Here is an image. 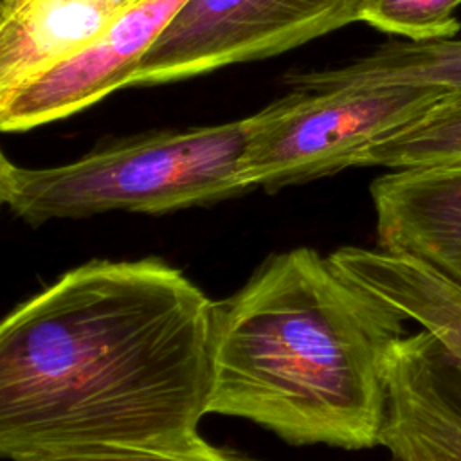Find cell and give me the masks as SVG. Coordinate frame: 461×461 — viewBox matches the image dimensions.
<instances>
[{"instance_id": "1", "label": "cell", "mask_w": 461, "mask_h": 461, "mask_svg": "<svg viewBox=\"0 0 461 461\" xmlns=\"http://www.w3.org/2000/svg\"><path fill=\"white\" fill-rule=\"evenodd\" d=\"M212 306L160 258L92 259L0 324V456L196 439Z\"/></svg>"}, {"instance_id": "2", "label": "cell", "mask_w": 461, "mask_h": 461, "mask_svg": "<svg viewBox=\"0 0 461 461\" xmlns=\"http://www.w3.org/2000/svg\"><path fill=\"white\" fill-rule=\"evenodd\" d=\"M405 321L330 256L272 254L214 301L207 414L249 420L290 445L371 448Z\"/></svg>"}, {"instance_id": "3", "label": "cell", "mask_w": 461, "mask_h": 461, "mask_svg": "<svg viewBox=\"0 0 461 461\" xmlns=\"http://www.w3.org/2000/svg\"><path fill=\"white\" fill-rule=\"evenodd\" d=\"M247 117L184 130H153L101 142L47 167L0 155V202L27 225L112 211L166 214L250 193L240 175Z\"/></svg>"}, {"instance_id": "4", "label": "cell", "mask_w": 461, "mask_h": 461, "mask_svg": "<svg viewBox=\"0 0 461 461\" xmlns=\"http://www.w3.org/2000/svg\"><path fill=\"white\" fill-rule=\"evenodd\" d=\"M331 263L421 326L391 348L378 445L394 461H461V288L382 249L342 247Z\"/></svg>"}, {"instance_id": "5", "label": "cell", "mask_w": 461, "mask_h": 461, "mask_svg": "<svg viewBox=\"0 0 461 461\" xmlns=\"http://www.w3.org/2000/svg\"><path fill=\"white\" fill-rule=\"evenodd\" d=\"M448 92L405 83L294 88L247 117L241 180L250 191L276 193L357 166L369 146Z\"/></svg>"}, {"instance_id": "6", "label": "cell", "mask_w": 461, "mask_h": 461, "mask_svg": "<svg viewBox=\"0 0 461 461\" xmlns=\"http://www.w3.org/2000/svg\"><path fill=\"white\" fill-rule=\"evenodd\" d=\"M366 0H185L130 86L178 81L277 56L362 20Z\"/></svg>"}, {"instance_id": "7", "label": "cell", "mask_w": 461, "mask_h": 461, "mask_svg": "<svg viewBox=\"0 0 461 461\" xmlns=\"http://www.w3.org/2000/svg\"><path fill=\"white\" fill-rule=\"evenodd\" d=\"M185 0H140L95 41L38 77L0 92V128L25 131L65 119L130 81Z\"/></svg>"}, {"instance_id": "8", "label": "cell", "mask_w": 461, "mask_h": 461, "mask_svg": "<svg viewBox=\"0 0 461 461\" xmlns=\"http://www.w3.org/2000/svg\"><path fill=\"white\" fill-rule=\"evenodd\" d=\"M378 249L412 258L461 288V162L373 180Z\"/></svg>"}, {"instance_id": "9", "label": "cell", "mask_w": 461, "mask_h": 461, "mask_svg": "<svg viewBox=\"0 0 461 461\" xmlns=\"http://www.w3.org/2000/svg\"><path fill=\"white\" fill-rule=\"evenodd\" d=\"M137 2L140 0H2L0 92L81 52Z\"/></svg>"}, {"instance_id": "10", "label": "cell", "mask_w": 461, "mask_h": 461, "mask_svg": "<svg viewBox=\"0 0 461 461\" xmlns=\"http://www.w3.org/2000/svg\"><path fill=\"white\" fill-rule=\"evenodd\" d=\"M290 83L303 90L405 83L461 92V38L391 41L348 65L295 74Z\"/></svg>"}, {"instance_id": "11", "label": "cell", "mask_w": 461, "mask_h": 461, "mask_svg": "<svg viewBox=\"0 0 461 461\" xmlns=\"http://www.w3.org/2000/svg\"><path fill=\"white\" fill-rule=\"evenodd\" d=\"M461 162V92H448L416 119L369 146L357 166L389 169Z\"/></svg>"}, {"instance_id": "12", "label": "cell", "mask_w": 461, "mask_h": 461, "mask_svg": "<svg viewBox=\"0 0 461 461\" xmlns=\"http://www.w3.org/2000/svg\"><path fill=\"white\" fill-rule=\"evenodd\" d=\"M461 0H366L362 22L412 41L454 38L461 23L454 11Z\"/></svg>"}, {"instance_id": "13", "label": "cell", "mask_w": 461, "mask_h": 461, "mask_svg": "<svg viewBox=\"0 0 461 461\" xmlns=\"http://www.w3.org/2000/svg\"><path fill=\"white\" fill-rule=\"evenodd\" d=\"M22 461H261L214 447L202 436L176 447H86Z\"/></svg>"}]
</instances>
